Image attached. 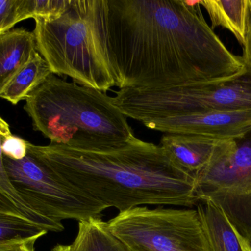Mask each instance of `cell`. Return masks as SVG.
<instances>
[{"label":"cell","mask_w":251,"mask_h":251,"mask_svg":"<svg viewBox=\"0 0 251 251\" xmlns=\"http://www.w3.org/2000/svg\"><path fill=\"white\" fill-rule=\"evenodd\" d=\"M196 182L199 201L216 205L251 246V128L227 140Z\"/></svg>","instance_id":"obj_6"},{"label":"cell","mask_w":251,"mask_h":251,"mask_svg":"<svg viewBox=\"0 0 251 251\" xmlns=\"http://www.w3.org/2000/svg\"><path fill=\"white\" fill-rule=\"evenodd\" d=\"M51 251H71L70 246H65V245H57Z\"/></svg>","instance_id":"obj_23"},{"label":"cell","mask_w":251,"mask_h":251,"mask_svg":"<svg viewBox=\"0 0 251 251\" xmlns=\"http://www.w3.org/2000/svg\"><path fill=\"white\" fill-rule=\"evenodd\" d=\"M33 128L53 144L107 150L135 138L127 117L102 91L51 74L26 99Z\"/></svg>","instance_id":"obj_3"},{"label":"cell","mask_w":251,"mask_h":251,"mask_svg":"<svg viewBox=\"0 0 251 251\" xmlns=\"http://www.w3.org/2000/svg\"><path fill=\"white\" fill-rule=\"evenodd\" d=\"M243 47V55L241 57L245 66L251 69V0H250V8H249V22H248L247 32L246 40Z\"/></svg>","instance_id":"obj_20"},{"label":"cell","mask_w":251,"mask_h":251,"mask_svg":"<svg viewBox=\"0 0 251 251\" xmlns=\"http://www.w3.org/2000/svg\"><path fill=\"white\" fill-rule=\"evenodd\" d=\"M146 128L165 134L200 136L218 140L240 137L251 128V112H207L145 121Z\"/></svg>","instance_id":"obj_9"},{"label":"cell","mask_w":251,"mask_h":251,"mask_svg":"<svg viewBox=\"0 0 251 251\" xmlns=\"http://www.w3.org/2000/svg\"><path fill=\"white\" fill-rule=\"evenodd\" d=\"M235 231V230H234ZM236 234H237V237H238L239 241H240V246H241L242 251H251V247L250 245L246 241V240L243 238V237H240L237 232H236Z\"/></svg>","instance_id":"obj_22"},{"label":"cell","mask_w":251,"mask_h":251,"mask_svg":"<svg viewBox=\"0 0 251 251\" xmlns=\"http://www.w3.org/2000/svg\"><path fill=\"white\" fill-rule=\"evenodd\" d=\"M51 74L48 63L37 52L10 80L0 94V98L12 104H18L22 100H26Z\"/></svg>","instance_id":"obj_14"},{"label":"cell","mask_w":251,"mask_h":251,"mask_svg":"<svg viewBox=\"0 0 251 251\" xmlns=\"http://www.w3.org/2000/svg\"><path fill=\"white\" fill-rule=\"evenodd\" d=\"M107 36L121 89L226 81L246 69L199 1L107 0Z\"/></svg>","instance_id":"obj_1"},{"label":"cell","mask_w":251,"mask_h":251,"mask_svg":"<svg viewBox=\"0 0 251 251\" xmlns=\"http://www.w3.org/2000/svg\"><path fill=\"white\" fill-rule=\"evenodd\" d=\"M71 3L72 0H20L21 19L54 20L69 10Z\"/></svg>","instance_id":"obj_17"},{"label":"cell","mask_w":251,"mask_h":251,"mask_svg":"<svg viewBox=\"0 0 251 251\" xmlns=\"http://www.w3.org/2000/svg\"><path fill=\"white\" fill-rule=\"evenodd\" d=\"M37 52L33 32L17 29L0 35V94Z\"/></svg>","instance_id":"obj_11"},{"label":"cell","mask_w":251,"mask_h":251,"mask_svg":"<svg viewBox=\"0 0 251 251\" xmlns=\"http://www.w3.org/2000/svg\"></svg>","instance_id":"obj_24"},{"label":"cell","mask_w":251,"mask_h":251,"mask_svg":"<svg viewBox=\"0 0 251 251\" xmlns=\"http://www.w3.org/2000/svg\"><path fill=\"white\" fill-rule=\"evenodd\" d=\"M47 233V230L25 218L0 212V247L37 241Z\"/></svg>","instance_id":"obj_16"},{"label":"cell","mask_w":251,"mask_h":251,"mask_svg":"<svg viewBox=\"0 0 251 251\" xmlns=\"http://www.w3.org/2000/svg\"><path fill=\"white\" fill-rule=\"evenodd\" d=\"M27 152L106 209L124 212L147 205L190 209L199 203L196 178L172 162L160 145L137 137L107 150L28 142Z\"/></svg>","instance_id":"obj_2"},{"label":"cell","mask_w":251,"mask_h":251,"mask_svg":"<svg viewBox=\"0 0 251 251\" xmlns=\"http://www.w3.org/2000/svg\"><path fill=\"white\" fill-rule=\"evenodd\" d=\"M37 50L52 74L105 93L122 88L109 50L107 0H72L58 19H35Z\"/></svg>","instance_id":"obj_4"},{"label":"cell","mask_w":251,"mask_h":251,"mask_svg":"<svg viewBox=\"0 0 251 251\" xmlns=\"http://www.w3.org/2000/svg\"><path fill=\"white\" fill-rule=\"evenodd\" d=\"M71 251H129L109 229L101 218L79 222V229Z\"/></svg>","instance_id":"obj_15"},{"label":"cell","mask_w":251,"mask_h":251,"mask_svg":"<svg viewBox=\"0 0 251 251\" xmlns=\"http://www.w3.org/2000/svg\"><path fill=\"white\" fill-rule=\"evenodd\" d=\"M196 206L210 251H242L234 228L220 208L210 201Z\"/></svg>","instance_id":"obj_13"},{"label":"cell","mask_w":251,"mask_h":251,"mask_svg":"<svg viewBox=\"0 0 251 251\" xmlns=\"http://www.w3.org/2000/svg\"><path fill=\"white\" fill-rule=\"evenodd\" d=\"M28 141L16 136H7L1 144L2 155L13 160H21L27 155Z\"/></svg>","instance_id":"obj_19"},{"label":"cell","mask_w":251,"mask_h":251,"mask_svg":"<svg viewBox=\"0 0 251 251\" xmlns=\"http://www.w3.org/2000/svg\"><path fill=\"white\" fill-rule=\"evenodd\" d=\"M226 141L200 136L165 134L160 146L172 162L196 178L221 151Z\"/></svg>","instance_id":"obj_10"},{"label":"cell","mask_w":251,"mask_h":251,"mask_svg":"<svg viewBox=\"0 0 251 251\" xmlns=\"http://www.w3.org/2000/svg\"><path fill=\"white\" fill-rule=\"evenodd\" d=\"M20 0H0V35L10 31L22 22L19 13Z\"/></svg>","instance_id":"obj_18"},{"label":"cell","mask_w":251,"mask_h":251,"mask_svg":"<svg viewBox=\"0 0 251 251\" xmlns=\"http://www.w3.org/2000/svg\"><path fill=\"white\" fill-rule=\"evenodd\" d=\"M3 163L12 185L22 200L47 219L80 222L101 218L106 209L28 152L21 160L3 156Z\"/></svg>","instance_id":"obj_8"},{"label":"cell","mask_w":251,"mask_h":251,"mask_svg":"<svg viewBox=\"0 0 251 251\" xmlns=\"http://www.w3.org/2000/svg\"><path fill=\"white\" fill-rule=\"evenodd\" d=\"M200 5L207 12L212 29L221 27L244 44L249 22L250 0H203Z\"/></svg>","instance_id":"obj_12"},{"label":"cell","mask_w":251,"mask_h":251,"mask_svg":"<svg viewBox=\"0 0 251 251\" xmlns=\"http://www.w3.org/2000/svg\"><path fill=\"white\" fill-rule=\"evenodd\" d=\"M35 242L36 241L35 240H31V241L1 246L0 251H35L34 246Z\"/></svg>","instance_id":"obj_21"},{"label":"cell","mask_w":251,"mask_h":251,"mask_svg":"<svg viewBox=\"0 0 251 251\" xmlns=\"http://www.w3.org/2000/svg\"><path fill=\"white\" fill-rule=\"evenodd\" d=\"M126 116L145 121L207 112H251V69L229 80L162 88H126L112 98Z\"/></svg>","instance_id":"obj_5"},{"label":"cell","mask_w":251,"mask_h":251,"mask_svg":"<svg viewBox=\"0 0 251 251\" xmlns=\"http://www.w3.org/2000/svg\"><path fill=\"white\" fill-rule=\"evenodd\" d=\"M107 223L129 251H210L197 209L138 206Z\"/></svg>","instance_id":"obj_7"}]
</instances>
